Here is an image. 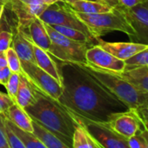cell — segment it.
<instances>
[{
	"label": "cell",
	"instance_id": "obj_10",
	"mask_svg": "<svg viewBox=\"0 0 148 148\" xmlns=\"http://www.w3.org/2000/svg\"><path fill=\"white\" fill-rule=\"evenodd\" d=\"M86 58L88 64L102 70L121 73L125 69V63L124 60L114 57L99 45H92L87 49Z\"/></svg>",
	"mask_w": 148,
	"mask_h": 148
},
{
	"label": "cell",
	"instance_id": "obj_14",
	"mask_svg": "<svg viewBox=\"0 0 148 148\" xmlns=\"http://www.w3.org/2000/svg\"><path fill=\"white\" fill-rule=\"evenodd\" d=\"M23 30H25V32L28 34L33 45L46 51L47 52L49 51L51 45V40L43 21L37 18L33 19L25 29Z\"/></svg>",
	"mask_w": 148,
	"mask_h": 148
},
{
	"label": "cell",
	"instance_id": "obj_35",
	"mask_svg": "<svg viewBox=\"0 0 148 148\" xmlns=\"http://www.w3.org/2000/svg\"><path fill=\"white\" fill-rule=\"evenodd\" d=\"M140 132H141V134L144 137L145 141V148H148V131L143 125L140 129Z\"/></svg>",
	"mask_w": 148,
	"mask_h": 148
},
{
	"label": "cell",
	"instance_id": "obj_11",
	"mask_svg": "<svg viewBox=\"0 0 148 148\" xmlns=\"http://www.w3.org/2000/svg\"><path fill=\"white\" fill-rule=\"evenodd\" d=\"M106 125L125 138L135 135L142 127V121L133 109L115 114Z\"/></svg>",
	"mask_w": 148,
	"mask_h": 148
},
{
	"label": "cell",
	"instance_id": "obj_18",
	"mask_svg": "<svg viewBox=\"0 0 148 148\" xmlns=\"http://www.w3.org/2000/svg\"><path fill=\"white\" fill-rule=\"evenodd\" d=\"M119 74L136 89L148 93V66H137L125 69Z\"/></svg>",
	"mask_w": 148,
	"mask_h": 148
},
{
	"label": "cell",
	"instance_id": "obj_25",
	"mask_svg": "<svg viewBox=\"0 0 148 148\" xmlns=\"http://www.w3.org/2000/svg\"><path fill=\"white\" fill-rule=\"evenodd\" d=\"M5 58L7 61V66L10 68L12 72L20 74L22 72L21 60L19 59L14 49L12 47H9L5 51Z\"/></svg>",
	"mask_w": 148,
	"mask_h": 148
},
{
	"label": "cell",
	"instance_id": "obj_40",
	"mask_svg": "<svg viewBox=\"0 0 148 148\" xmlns=\"http://www.w3.org/2000/svg\"><path fill=\"white\" fill-rule=\"evenodd\" d=\"M141 121H142V124H143L144 127L148 131V122H147V121H144V120H142V119H141Z\"/></svg>",
	"mask_w": 148,
	"mask_h": 148
},
{
	"label": "cell",
	"instance_id": "obj_22",
	"mask_svg": "<svg viewBox=\"0 0 148 148\" xmlns=\"http://www.w3.org/2000/svg\"><path fill=\"white\" fill-rule=\"evenodd\" d=\"M72 148H96L93 140L81 122L73 133Z\"/></svg>",
	"mask_w": 148,
	"mask_h": 148
},
{
	"label": "cell",
	"instance_id": "obj_7",
	"mask_svg": "<svg viewBox=\"0 0 148 148\" xmlns=\"http://www.w3.org/2000/svg\"><path fill=\"white\" fill-rule=\"evenodd\" d=\"M112 6L124 16L133 30V36L129 38L131 42L148 45V8L142 4L132 8H125L119 4Z\"/></svg>",
	"mask_w": 148,
	"mask_h": 148
},
{
	"label": "cell",
	"instance_id": "obj_13",
	"mask_svg": "<svg viewBox=\"0 0 148 148\" xmlns=\"http://www.w3.org/2000/svg\"><path fill=\"white\" fill-rule=\"evenodd\" d=\"M12 33L13 37L11 47L14 49L19 59L23 62L36 64L33 52V43L31 41L25 31L16 25L15 32H12Z\"/></svg>",
	"mask_w": 148,
	"mask_h": 148
},
{
	"label": "cell",
	"instance_id": "obj_43",
	"mask_svg": "<svg viewBox=\"0 0 148 148\" xmlns=\"http://www.w3.org/2000/svg\"><path fill=\"white\" fill-rule=\"evenodd\" d=\"M3 26H4V23L0 25V31H2V30H3V29H2V28H3Z\"/></svg>",
	"mask_w": 148,
	"mask_h": 148
},
{
	"label": "cell",
	"instance_id": "obj_5",
	"mask_svg": "<svg viewBox=\"0 0 148 148\" xmlns=\"http://www.w3.org/2000/svg\"><path fill=\"white\" fill-rule=\"evenodd\" d=\"M38 18L49 25H62L74 28L83 32L92 39H99L92 35L88 27L77 17L75 12L65 2L58 1L48 5Z\"/></svg>",
	"mask_w": 148,
	"mask_h": 148
},
{
	"label": "cell",
	"instance_id": "obj_38",
	"mask_svg": "<svg viewBox=\"0 0 148 148\" xmlns=\"http://www.w3.org/2000/svg\"><path fill=\"white\" fill-rule=\"evenodd\" d=\"M105 1H106L107 3L111 4L112 5H115V4H118L119 3V0H105Z\"/></svg>",
	"mask_w": 148,
	"mask_h": 148
},
{
	"label": "cell",
	"instance_id": "obj_31",
	"mask_svg": "<svg viewBox=\"0 0 148 148\" xmlns=\"http://www.w3.org/2000/svg\"><path fill=\"white\" fill-rule=\"evenodd\" d=\"M14 103L7 93L0 92V114H4Z\"/></svg>",
	"mask_w": 148,
	"mask_h": 148
},
{
	"label": "cell",
	"instance_id": "obj_9",
	"mask_svg": "<svg viewBox=\"0 0 148 148\" xmlns=\"http://www.w3.org/2000/svg\"><path fill=\"white\" fill-rule=\"evenodd\" d=\"M45 26L51 40L62 50V51L66 56L68 62L76 64L87 63L86 58V52L87 49L92 46L91 44L71 40L56 32L51 25L45 24Z\"/></svg>",
	"mask_w": 148,
	"mask_h": 148
},
{
	"label": "cell",
	"instance_id": "obj_44",
	"mask_svg": "<svg viewBox=\"0 0 148 148\" xmlns=\"http://www.w3.org/2000/svg\"><path fill=\"white\" fill-rule=\"evenodd\" d=\"M94 144H95V143H94ZM95 146H96V148H101V147H99V146L98 145H96V144H95Z\"/></svg>",
	"mask_w": 148,
	"mask_h": 148
},
{
	"label": "cell",
	"instance_id": "obj_2",
	"mask_svg": "<svg viewBox=\"0 0 148 148\" xmlns=\"http://www.w3.org/2000/svg\"><path fill=\"white\" fill-rule=\"evenodd\" d=\"M35 91L37 96L35 103L25 110L32 120L72 148L73 133L80 124L79 120L58 100L49 97L36 87Z\"/></svg>",
	"mask_w": 148,
	"mask_h": 148
},
{
	"label": "cell",
	"instance_id": "obj_34",
	"mask_svg": "<svg viewBox=\"0 0 148 148\" xmlns=\"http://www.w3.org/2000/svg\"><path fill=\"white\" fill-rule=\"evenodd\" d=\"M142 2L143 0H119L118 4L125 8H132L139 4H142Z\"/></svg>",
	"mask_w": 148,
	"mask_h": 148
},
{
	"label": "cell",
	"instance_id": "obj_19",
	"mask_svg": "<svg viewBox=\"0 0 148 148\" xmlns=\"http://www.w3.org/2000/svg\"><path fill=\"white\" fill-rule=\"evenodd\" d=\"M37 99L36 91L33 85L21 72L19 74V86L16 96L15 103L24 109L33 105Z\"/></svg>",
	"mask_w": 148,
	"mask_h": 148
},
{
	"label": "cell",
	"instance_id": "obj_20",
	"mask_svg": "<svg viewBox=\"0 0 148 148\" xmlns=\"http://www.w3.org/2000/svg\"><path fill=\"white\" fill-rule=\"evenodd\" d=\"M33 121V134L47 147V148H71L65 145L60 138L45 129L44 126Z\"/></svg>",
	"mask_w": 148,
	"mask_h": 148
},
{
	"label": "cell",
	"instance_id": "obj_15",
	"mask_svg": "<svg viewBox=\"0 0 148 148\" xmlns=\"http://www.w3.org/2000/svg\"><path fill=\"white\" fill-rule=\"evenodd\" d=\"M74 12L85 13V14H95L110 12L113 11V6L106 1H91V0H76L66 3Z\"/></svg>",
	"mask_w": 148,
	"mask_h": 148
},
{
	"label": "cell",
	"instance_id": "obj_41",
	"mask_svg": "<svg viewBox=\"0 0 148 148\" xmlns=\"http://www.w3.org/2000/svg\"><path fill=\"white\" fill-rule=\"evenodd\" d=\"M142 5H143L144 6H145L146 8H148V0H143Z\"/></svg>",
	"mask_w": 148,
	"mask_h": 148
},
{
	"label": "cell",
	"instance_id": "obj_23",
	"mask_svg": "<svg viewBox=\"0 0 148 148\" xmlns=\"http://www.w3.org/2000/svg\"><path fill=\"white\" fill-rule=\"evenodd\" d=\"M7 122L9 125L11 126V128L12 129V131L23 140V142L25 143L27 148H47L33 133H30V132H27L19 129L8 119H7Z\"/></svg>",
	"mask_w": 148,
	"mask_h": 148
},
{
	"label": "cell",
	"instance_id": "obj_45",
	"mask_svg": "<svg viewBox=\"0 0 148 148\" xmlns=\"http://www.w3.org/2000/svg\"><path fill=\"white\" fill-rule=\"evenodd\" d=\"M103 1H105V0H103Z\"/></svg>",
	"mask_w": 148,
	"mask_h": 148
},
{
	"label": "cell",
	"instance_id": "obj_3",
	"mask_svg": "<svg viewBox=\"0 0 148 148\" xmlns=\"http://www.w3.org/2000/svg\"><path fill=\"white\" fill-rule=\"evenodd\" d=\"M80 64L129 109H137L145 101L148 93L136 89L119 73L102 70L88 63Z\"/></svg>",
	"mask_w": 148,
	"mask_h": 148
},
{
	"label": "cell",
	"instance_id": "obj_29",
	"mask_svg": "<svg viewBox=\"0 0 148 148\" xmlns=\"http://www.w3.org/2000/svg\"><path fill=\"white\" fill-rule=\"evenodd\" d=\"M127 145L129 148H145V141L140 130L135 135L127 138Z\"/></svg>",
	"mask_w": 148,
	"mask_h": 148
},
{
	"label": "cell",
	"instance_id": "obj_30",
	"mask_svg": "<svg viewBox=\"0 0 148 148\" xmlns=\"http://www.w3.org/2000/svg\"><path fill=\"white\" fill-rule=\"evenodd\" d=\"M0 148H10L5 131L4 114H0Z\"/></svg>",
	"mask_w": 148,
	"mask_h": 148
},
{
	"label": "cell",
	"instance_id": "obj_37",
	"mask_svg": "<svg viewBox=\"0 0 148 148\" xmlns=\"http://www.w3.org/2000/svg\"><path fill=\"white\" fill-rule=\"evenodd\" d=\"M5 5H0V22H1V20H2L3 15H4V12H5Z\"/></svg>",
	"mask_w": 148,
	"mask_h": 148
},
{
	"label": "cell",
	"instance_id": "obj_27",
	"mask_svg": "<svg viewBox=\"0 0 148 148\" xmlns=\"http://www.w3.org/2000/svg\"><path fill=\"white\" fill-rule=\"evenodd\" d=\"M18 86H19V74L12 72L11 76L9 78V80L5 87L7 91V94L11 97V99L14 102L16 100Z\"/></svg>",
	"mask_w": 148,
	"mask_h": 148
},
{
	"label": "cell",
	"instance_id": "obj_36",
	"mask_svg": "<svg viewBox=\"0 0 148 148\" xmlns=\"http://www.w3.org/2000/svg\"><path fill=\"white\" fill-rule=\"evenodd\" d=\"M7 66V61L5 52H0V67Z\"/></svg>",
	"mask_w": 148,
	"mask_h": 148
},
{
	"label": "cell",
	"instance_id": "obj_16",
	"mask_svg": "<svg viewBox=\"0 0 148 148\" xmlns=\"http://www.w3.org/2000/svg\"><path fill=\"white\" fill-rule=\"evenodd\" d=\"M4 116L15 125L19 129L33 133V121L27 112L19 106L18 104L14 103L9 109L4 113Z\"/></svg>",
	"mask_w": 148,
	"mask_h": 148
},
{
	"label": "cell",
	"instance_id": "obj_32",
	"mask_svg": "<svg viewBox=\"0 0 148 148\" xmlns=\"http://www.w3.org/2000/svg\"><path fill=\"white\" fill-rule=\"evenodd\" d=\"M133 110L138 115L140 119L148 122V96H147L145 101L140 106H138L137 109H133Z\"/></svg>",
	"mask_w": 148,
	"mask_h": 148
},
{
	"label": "cell",
	"instance_id": "obj_28",
	"mask_svg": "<svg viewBox=\"0 0 148 148\" xmlns=\"http://www.w3.org/2000/svg\"><path fill=\"white\" fill-rule=\"evenodd\" d=\"M13 33L8 30L0 31V52H5L11 47Z\"/></svg>",
	"mask_w": 148,
	"mask_h": 148
},
{
	"label": "cell",
	"instance_id": "obj_4",
	"mask_svg": "<svg viewBox=\"0 0 148 148\" xmlns=\"http://www.w3.org/2000/svg\"><path fill=\"white\" fill-rule=\"evenodd\" d=\"M75 13L97 39L111 32H121L129 38L133 36V30L124 16L114 7L110 12L85 14L75 12Z\"/></svg>",
	"mask_w": 148,
	"mask_h": 148
},
{
	"label": "cell",
	"instance_id": "obj_12",
	"mask_svg": "<svg viewBox=\"0 0 148 148\" xmlns=\"http://www.w3.org/2000/svg\"><path fill=\"white\" fill-rule=\"evenodd\" d=\"M97 45L114 57L124 61L148 47L146 45L134 42H106L100 38L98 39Z\"/></svg>",
	"mask_w": 148,
	"mask_h": 148
},
{
	"label": "cell",
	"instance_id": "obj_33",
	"mask_svg": "<svg viewBox=\"0 0 148 148\" xmlns=\"http://www.w3.org/2000/svg\"><path fill=\"white\" fill-rule=\"evenodd\" d=\"M11 74H12V71L8 66L0 67V85L5 86L9 80Z\"/></svg>",
	"mask_w": 148,
	"mask_h": 148
},
{
	"label": "cell",
	"instance_id": "obj_42",
	"mask_svg": "<svg viewBox=\"0 0 148 148\" xmlns=\"http://www.w3.org/2000/svg\"><path fill=\"white\" fill-rule=\"evenodd\" d=\"M60 1L67 3V2H70V1H76V0H60ZM91 1H99V0H91ZM102 1H103V0H102Z\"/></svg>",
	"mask_w": 148,
	"mask_h": 148
},
{
	"label": "cell",
	"instance_id": "obj_6",
	"mask_svg": "<svg viewBox=\"0 0 148 148\" xmlns=\"http://www.w3.org/2000/svg\"><path fill=\"white\" fill-rule=\"evenodd\" d=\"M21 68L22 73L37 89L49 97L58 100L62 94L63 87L52 76L34 63L21 61Z\"/></svg>",
	"mask_w": 148,
	"mask_h": 148
},
{
	"label": "cell",
	"instance_id": "obj_39",
	"mask_svg": "<svg viewBox=\"0 0 148 148\" xmlns=\"http://www.w3.org/2000/svg\"><path fill=\"white\" fill-rule=\"evenodd\" d=\"M12 0H0V5H6L7 4H9Z\"/></svg>",
	"mask_w": 148,
	"mask_h": 148
},
{
	"label": "cell",
	"instance_id": "obj_26",
	"mask_svg": "<svg viewBox=\"0 0 148 148\" xmlns=\"http://www.w3.org/2000/svg\"><path fill=\"white\" fill-rule=\"evenodd\" d=\"M5 131H6L10 148H27L25 143L23 142V140L12 131L5 117Z\"/></svg>",
	"mask_w": 148,
	"mask_h": 148
},
{
	"label": "cell",
	"instance_id": "obj_8",
	"mask_svg": "<svg viewBox=\"0 0 148 148\" xmlns=\"http://www.w3.org/2000/svg\"><path fill=\"white\" fill-rule=\"evenodd\" d=\"M76 117V116H75ZM77 118V117H76ZM84 125L93 142L101 148H129L127 139L117 134L106 124L77 118Z\"/></svg>",
	"mask_w": 148,
	"mask_h": 148
},
{
	"label": "cell",
	"instance_id": "obj_1",
	"mask_svg": "<svg viewBox=\"0 0 148 148\" xmlns=\"http://www.w3.org/2000/svg\"><path fill=\"white\" fill-rule=\"evenodd\" d=\"M63 92L58 102L79 119L106 124L129 108L80 64L57 61Z\"/></svg>",
	"mask_w": 148,
	"mask_h": 148
},
{
	"label": "cell",
	"instance_id": "obj_24",
	"mask_svg": "<svg viewBox=\"0 0 148 148\" xmlns=\"http://www.w3.org/2000/svg\"><path fill=\"white\" fill-rule=\"evenodd\" d=\"M125 69L137 66H148V47L125 61Z\"/></svg>",
	"mask_w": 148,
	"mask_h": 148
},
{
	"label": "cell",
	"instance_id": "obj_17",
	"mask_svg": "<svg viewBox=\"0 0 148 148\" xmlns=\"http://www.w3.org/2000/svg\"><path fill=\"white\" fill-rule=\"evenodd\" d=\"M33 52L36 64L42 70L49 73L51 76H52L58 82H59L62 85L61 76L57 62L53 59L51 55L49 54L46 51L38 47L35 45H33Z\"/></svg>",
	"mask_w": 148,
	"mask_h": 148
},
{
	"label": "cell",
	"instance_id": "obj_21",
	"mask_svg": "<svg viewBox=\"0 0 148 148\" xmlns=\"http://www.w3.org/2000/svg\"><path fill=\"white\" fill-rule=\"evenodd\" d=\"M51 26L56 32H58V33L64 35V37H66V38H70L71 40L88 43V44H91L92 45H94L98 44V40L91 38L86 33H84L83 32L79 31L77 29L70 28V27H66V26H62V25H51Z\"/></svg>",
	"mask_w": 148,
	"mask_h": 148
}]
</instances>
